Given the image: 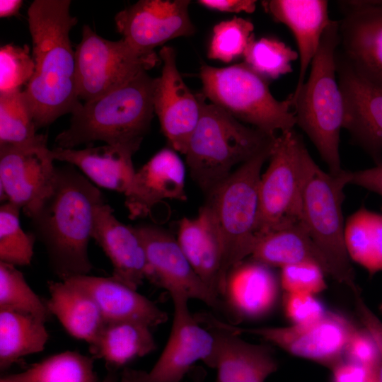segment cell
<instances>
[{
  "instance_id": "15",
  "label": "cell",
  "mask_w": 382,
  "mask_h": 382,
  "mask_svg": "<svg viewBox=\"0 0 382 382\" xmlns=\"http://www.w3.org/2000/svg\"><path fill=\"white\" fill-rule=\"evenodd\" d=\"M189 0H141L117 13L116 28L134 50L149 54L168 40L192 35Z\"/></svg>"
},
{
  "instance_id": "31",
  "label": "cell",
  "mask_w": 382,
  "mask_h": 382,
  "mask_svg": "<svg viewBox=\"0 0 382 382\" xmlns=\"http://www.w3.org/2000/svg\"><path fill=\"white\" fill-rule=\"evenodd\" d=\"M345 241L351 260L371 275L382 271V214L359 208L345 223Z\"/></svg>"
},
{
  "instance_id": "22",
  "label": "cell",
  "mask_w": 382,
  "mask_h": 382,
  "mask_svg": "<svg viewBox=\"0 0 382 382\" xmlns=\"http://www.w3.org/2000/svg\"><path fill=\"white\" fill-rule=\"evenodd\" d=\"M92 238L110 259L112 277L135 290L147 278V260L141 236L134 226L120 222L105 202L96 212Z\"/></svg>"
},
{
  "instance_id": "3",
  "label": "cell",
  "mask_w": 382,
  "mask_h": 382,
  "mask_svg": "<svg viewBox=\"0 0 382 382\" xmlns=\"http://www.w3.org/2000/svg\"><path fill=\"white\" fill-rule=\"evenodd\" d=\"M157 78L141 71L122 86L81 103L69 128L55 138L56 147L73 149L95 141L140 146L154 112Z\"/></svg>"
},
{
  "instance_id": "26",
  "label": "cell",
  "mask_w": 382,
  "mask_h": 382,
  "mask_svg": "<svg viewBox=\"0 0 382 382\" xmlns=\"http://www.w3.org/2000/svg\"><path fill=\"white\" fill-rule=\"evenodd\" d=\"M140 146L117 144L89 146L83 149H52L55 160L78 168L96 185L125 195L136 171L132 156Z\"/></svg>"
},
{
  "instance_id": "41",
  "label": "cell",
  "mask_w": 382,
  "mask_h": 382,
  "mask_svg": "<svg viewBox=\"0 0 382 382\" xmlns=\"http://www.w3.org/2000/svg\"><path fill=\"white\" fill-rule=\"evenodd\" d=\"M354 305L364 328L370 334L378 350V359L371 369L373 382H382V321L371 310L361 296L354 298Z\"/></svg>"
},
{
  "instance_id": "4",
  "label": "cell",
  "mask_w": 382,
  "mask_h": 382,
  "mask_svg": "<svg viewBox=\"0 0 382 382\" xmlns=\"http://www.w3.org/2000/svg\"><path fill=\"white\" fill-rule=\"evenodd\" d=\"M200 117L185 153L190 176L207 197L243 164L270 146L275 137L238 121L197 93ZM278 135V134H277Z\"/></svg>"
},
{
  "instance_id": "24",
  "label": "cell",
  "mask_w": 382,
  "mask_h": 382,
  "mask_svg": "<svg viewBox=\"0 0 382 382\" xmlns=\"http://www.w3.org/2000/svg\"><path fill=\"white\" fill-rule=\"evenodd\" d=\"M265 11L274 21L284 24L296 40L300 67L296 88L304 83L307 69L318 49L322 36L330 24L328 2L325 0L262 1Z\"/></svg>"
},
{
  "instance_id": "11",
  "label": "cell",
  "mask_w": 382,
  "mask_h": 382,
  "mask_svg": "<svg viewBox=\"0 0 382 382\" xmlns=\"http://www.w3.org/2000/svg\"><path fill=\"white\" fill-rule=\"evenodd\" d=\"M173 318L167 343L149 371L125 367L120 382H180L200 361L214 369L216 340L213 331L202 326L188 308L189 299L170 295Z\"/></svg>"
},
{
  "instance_id": "32",
  "label": "cell",
  "mask_w": 382,
  "mask_h": 382,
  "mask_svg": "<svg viewBox=\"0 0 382 382\" xmlns=\"http://www.w3.org/2000/svg\"><path fill=\"white\" fill-rule=\"evenodd\" d=\"M93 360L78 352L66 351L1 378L8 382H99Z\"/></svg>"
},
{
  "instance_id": "28",
  "label": "cell",
  "mask_w": 382,
  "mask_h": 382,
  "mask_svg": "<svg viewBox=\"0 0 382 382\" xmlns=\"http://www.w3.org/2000/svg\"><path fill=\"white\" fill-rule=\"evenodd\" d=\"M149 325L136 321H105L96 341L89 345L93 359H101L108 369L117 370L157 347Z\"/></svg>"
},
{
  "instance_id": "48",
  "label": "cell",
  "mask_w": 382,
  "mask_h": 382,
  "mask_svg": "<svg viewBox=\"0 0 382 382\" xmlns=\"http://www.w3.org/2000/svg\"><path fill=\"white\" fill-rule=\"evenodd\" d=\"M206 371L202 368L195 369L192 374V382H204Z\"/></svg>"
},
{
  "instance_id": "45",
  "label": "cell",
  "mask_w": 382,
  "mask_h": 382,
  "mask_svg": "<svg viewBox=\"0 0 382 382\" xmlns=\"http://www.w3.org/2000/svg\"><path fill=\"white\" fill-rule=\"evenodd\" d=\"M198 2L206 8L219 11L251 13L256 8L253 0H200Z\"/></svg>"
},
{
  "instance_id": "37",
  "label": "cell",
  "mask_w": 382,
  "mask_h": 382,
  "mask_svg": "<svg viewBox=\"0 0 382 382\" xmlns=\"http://www.w3.org/2000/svg\"><path fill=\"white\" fill-rule=\"evenodd\" d=\"M253 30L251 21L236 16L216 24L213 28L208 57L228 63L243 56Z\"/></svg>"
},
{
  "instance_id": "44",
  "label": "cell",
  "mask_w": 382,
  "mask_h": 382,
  "mask_svg": "<svg viewBox=\"0 0 382 382\" xmlns=\"http://www.w3.org/2000/svg\"><path fill=\"white\" fill-rule=\"evenodd\" d=\"M332 371L334 382H373L370 368L347 359H345Z\"/></svg>"
},
{
  "instance_id": "29",
  "label": "cell",
  "mask_w": 382,
  "mask_h": 382,
  "mask_svg": "<svg viewBox=\"0 0 382 382\" xmlns=\"http://www.w3.org/2000/svg\"><path fill=\"white\" fill-rule=\"evenodd\" d=\"M249 257L273 268L314 262L327 274L325 264L301 220L259 236Z\"/></svg>"
},
{
  "instance_id": "33",
  "label": "cell",
  "mask_w": 382,
  "mask_h": 382,
  "mask_svg": "<svg viewBox=\"0 0 382 382\" xmlns=\"http://www.w3.org/2000/svg\"><path fill=\"white\" fill-rule=\"evenodd\" d=\"M33 115L24 91L0 94V144L23 145L35 141Z\"/></svg>"
},
{
  "instance_id": "9",
  "label": "cell",
  "mask_w": 382,
  "mask_h": 382,
  "mask_svg": "<svg viewBox=\"0 0 382 382\" xmlns=\"http://www.w3.org/2000/svg\"><path fill=\"white\" fill-rule=\"evenodd\" d=\"M308 154L294 128L276 137L259 184L257 237L301 220L303 166Z\"/></svg>"
},
{
  "instance_id": "27",
  "label": "cell",
  "mask_w": 382,
  "mask_h": 382,
  "mask_svg": "<svg viewBox=\"0 0 382 382\" xmlns=\"http://www.w3.org/2000/svg\"><path fill=\"white\" fill-rule=\"evenodd\" d=\"M50 299L46 304L66 331L76 339L92 345L105 320L92 296L64 280L49 281Z\"/></svg>"
},
{
  "instance_id": "5",
  "label": "cell",
  "mask_w": 382,
  "mask_h": 382,
  "mask_svg": "<svg viewBox=\"0 0 382 382\" xmlns=\"http://www.w3.org/2000/svg\"><path fill=\"white\" fill-rule=\"evenodd\" d=\"M340 42V22L331 20L311 62L308 80L297 93L289 95L296 125L308 137L333 175L344 170L340 156L344 101L336 79L335 62Z\"/></svg>"
},
{
  "instance_id": "1",
  "label": "cell",
  "mask_w": 382,
  "mask_h": 382,
  "mask_svg": "<svg viewBox=\"0 0 382 382\" xmlns=\"http://www.w3.org/2000/svg\"><path fill=\"white\" fill-rule=\"evenodd\" d=\"M70 4L69 0H35L28 9L35 71L24 93L37 129L81 104L69 38L77 18L70 14Z\"/></svg>"
},
{
  "instance_id": "50",
  "label": "cell",
  "mask_w": 382,
  "mask_h": 382,
  "mask_svg": "<svg viewBox=\"0 0 382 382\" xmlns=\"http://www.w3.org/2000/svg\"><path fill=\"white\" fill-rule=\"evenodd\" d=\"M381 308H382V306H381Z\"/></svg>"
},
{
  "instance_id": "10",
  "label": "cell",
  "mask_w": 382,
  "mask_h": 382,
  "mask_svg": "<svg viewBox=\"0 0 382 382\" xmlns=\"http://www.w3.org/2000/svg\"><path fill=\"white\" fill-rule=\"evenodd\" d=\"M75 56L77 93L84 103L122 86L161 59L156 52H138L122 38H103L88 25L83 26Z\"/></svg>"
},
{
  "instance_id": "46",
  "label": "cell",
  "mask_w": 382,
  "mask_h": 382,
  "mask_svg": "<svg viewBox=\"0 0 382 382\" xmlns=\"http://www.w3.org/2000/svg\"><path fill=\"white\" fill-rule=\"evenodd\" d=\"M23 4L21 0H1L0 17H10L16 15Z\"/></svg>"
},
{
  "instance_id": "49",
  "label": "cell",
  "mask_w": 382,
  "mask_h": 382,
  "mask_svg": "<svg viewBox=\"0 0 382 382\" xmlns=\"http://www.w3.org/2000/svg\"><path fill=\"white\" fill-rule=\"evenodd\" d=\"M0 382H8L6 380H4L3 378H1Z\"/></svg>"
},
{
  "instance_id": "19",
  "label": "cell",
  "mask_w": 382,
  "mask_h": 382,
  "mask_svg": "<svg viewBox=\"0 0 382 382\" xmlns=\"http://www.w3.org/2000/svg\"><path fill=\"white\" fill-rule=\"evenodd\" d=\"M196 318L216 337L215 382H265L277 371L278 363L270 345L243 340L228 323L211 315L202 313Z\"/></svg>"
},
{
  "instance_id": "2",
  "label": "cell",
  "mask_w": 382,
  "mask_h": 382,
  "mask_svg": "<svg viewBox=\"0 0 382 382\" xmlns=\"http://www.w3.org/2000/svg\"><path fill=\"white\" fill-rule=\"evenodd\" d=\"M103 195L76 167H57L52 191L30 218L34 234L45 245L60 280L88 274L95 214Z\"/></svg>"
},
{
  "instance_id": "12",
  "label": "cell",
  "mask_w": 382,
  "mask_h": 382,
  "mask_svg": "<svg viewBox=\"0 0 382 382\" xmlns=\"http://www.w3.org/2000/svg\"><path fill=\"white\" fill-rule=\"evenodd\" d=\"M47 141V135L40 134L29 144H0L1 200L18 206L29 218L50 193L55 180V159Z\"/></svg>"
},
{
  "instance_id": "20",
  "label": "cell",
  "mask_w": 382,
  "mask_h": 382,
  "mask_svg": "<svg viewBox=\"0 0 382 382\" xmlns=\"http://www.w3.org/2000/svg\"><path fill=\"white\" fill-rule=\"evenodd\" d=\"M280 287L273 267L248 257L229 270L221 298L234 318L257 320L273 311Z\"/></svg>"
},
{
  "instance_id": "30",
  "label": "cell",
  "mask_w": 382,
  "mask_h": 382,
  "mask_svg": "<svg viewBox=\"0 0 382 382\" xmlns=\"http://www.w3.org/2000/svg\"><path fill=\"white\" fill-rule=\"evenodd\" d=\"M45 322L28 314L0 309V369L42 352L49 338Z\"/></svg>"
},
{
  "instance_id": "13",
  "label": "cell",
  "mask_w": 382,
  "mask_h": 382,
  "mask_svg": "<svg viewBox=\"0 0 382 382\" xmlns=\"http://www.w3.org/2000/svg\"><path fill=\"white\" fill-rule=\"evenodd\" d=\"M228 325L238 335L256 336L269 345L332 371L345 360L347 343L357 330L347 318L329 311L320 320L307 324L254 328Z\"/></svg>"
},
{
  "instance_id": "38",
  "label": "cell",
  "mask_w": 382,
  "mask_h": 382,
  "mask_svg": "<svg viewBox=\"0 0 382 382\" xmlns=\"http://www.w3.org/2000/svg\"><path fill=\"white\" fill-rule=\"evenodd\" d=\"M35 62L28 45L6 44L0 48V94L21 90L30 81Z\"/></svg>"
},
{
  "instance_id": "7",
  "label": "cell",
  "mask_w": 382,
  "mask_h": 382,
  "mask_svg": "<svg viewBox=\"0 0 382 382\" xmlns=\"http://www.w3.org/2000/svg\"><path fill=\"white\" fill-rule=\"evenodd\" d=\"M273 142L240 165L207 197L206 202L213 211L222 246L220 299L229 270L250 257L253 251L257 238L261 170L270 158Z\"/></svg>"
},
{
  "instance_id": "34",
  "label": "cell",
  "mask_w": 382,
  "mask_h": 382,
  "mask_svg": "<svg viewBox=\"0 0 382 382\" xmlns=\"http://www.w3.org/2000/svg\"><path fill=\"white\" fill-rule=\"evenodd\" d=\"M0 309L33 316L45 323L52 316L16 266L0 262Z\"/></svg>"
},
{
  "instance_id": "36",
  "label": "cell",
  "mask_w": 382,
  "mask_h": 382,
  "mask_svg": "<svg viewBox=\"0 0 382 382\" xmlns=\"http://www.w3.org/2000/svg\"><path fill=\"white\" fill-rule=\"evenodd\" d=\"M21 209L9 202L0 207V262L14 266L29 265L33 256L35 236L21 226Z\"/></svg>"
},
{
  "instance_id": "18",
  "label": "cell",
  "mask_w": 382,
  "mask_h": 382,
  "mask_svg": "<svg viewBox=\"0 0 382 382\" xmlns=\"http://www.w3.org/2000/svg\"><path fill=\"white\" fill-rule=\"evenodd\" d=\"M336 73L344 101L343 128L374 160L382 163V89L361 78L336 52Z\"/></svg>"
},
{
  "instance_id": "14",
  "label": "cell",
  "mask_w": 382,
  "mask_h": 382,
  "mask_svg": "<svg viewBox=\"0 0 382 382\" xmlns=\"http://www.w3.org/2000/svg\"><path fill=\"white\" fill-rule=\"evenodd\" d=\"M141 236L146 255L147 278L170 294L199 300L214 308L221 301L195 272L181 250L176 238L156 225L134 226Z\"/></svg>"
},
{
  "instance_id": "39",
  "label": "cell",
  "mask_w": 382,
  "mask_h": 382,
  "mask_svg": "<svg viewBox=\"0 0 382 382\" xmlns=\"http://www.w3.org/2000/svg\"><path fill=\"white\" fill-rule=\"evenodd\" d=\"M280 286L287 294L316 295L327 288L326 273L314 262H301L280 268Z\"/></svg>"
},
{
  "instance_id": "8",
  "label": "cell",
  "mask_w": 382,
  "mask_h": 382,
  "mask_svg": "<svg viewBox=\"0 0 382 382\" xmlns=\"http://www.w3.org/2000/svg\"><path fill=\"white\" fill-rule=\"evenodd\" d=\"M202 93L240 122L274 137L294 129L296 118L289 97L277 100L268 80L242 62L224 68L203 65Z\"/></svg>"
},
{
  "instance_id": "17",
  "label": "cell",
  "mask_w": 382,
  "mask_h": 382,
  "mask_svg": "<svg viewBox=\"0 0 382 382\" xmlns=\"http://www.w3.org/2000/svg\"><path fill=\"white\" fill-rule=\"evenodd\" d=\"M159 57L163 66L161 76L157 77L154 112L170 147L185 154L200 117L199 98L187 86L178 70L175 49L163 47Z\"/></svg>"
},
{
  "instance_id": "40",
  "label": "cell",
  "mask_w": 382,
  "mask_h": 382,
  "mask_svg": "<svg viewBox=\"0 0 382 382\" xmlns=\"http://www.w3.org/2000/svg\"><path fill=\"white\" fill-rule=\"evenodd\" d=\"M284 310L294 325L307 324L322 318L328 312L315 295L285 293Z\"/></svg>"
},
{
  "instance_id": "25",
  "label": "cell",
  "mask_w": 382,
  "mask_h": 382,
  "mask_svg": "<svg viewBox=\"0 0 382 382\" xmlns=\"http://www.w3.org/2000/svg\"><path fill=\"white\" fill-rule=\"evenodd\" d=\"M176 239L195 272L220 299L222 246L213 211L207 202L195 217L182 218Z\"/></svg>"
},
{
  "instance_id": "6",
  "label": "cell",
  "mask_w": 382,
  "mask_h": 382,
  "mask_svg": "<svg viewBox=\"0 0 382 382\" xmlns=\"http://www.w3.org/2000/svg\"><path fill=\"white\" fill-rule=\"evenodd\" d=\"M348 170L333 175L308 154L303 166L300 219L320 254L327 274L352 294L360 291L345 241L342 203Z\"/></svg>"
},
{
  "instance_id": "21",
  "label": "cell",
  "mask_w": 382,
  "mask_h": 382,
  "mask_svg": "<svg viewBox=\"0 0 382 382\" xmlns=\"http://www.w3.org/2000/svg\"><path fill=\"white\" fill-rule=\"evenodd\" d=\"M185 166L170 147L161 149L136 171L125 193L132 218L148 215L164 199L187 200Z\"/></svg>"
},
{
  "instance_id": "47",
  "label": "cell",
  "mask_w": 382,
  "mask_h": 382,
  "mask_svg": "<svg viewBox=\"0 0 382 382\" xmlns=\"http://www.w3.org/2000/svg\"><path fill=\"white\" fill-rule=\"evenodd\" d=\"M99 382H120V374L117 370L108 369V373Z\"/></svg>"
},
{
  "instance_id": "43",
  "label": "cell",
  "mask_w": 382,
  "mask_h": 382,
  "mask_svg": "<svg viewBox=\"0 0 382 382\" xmlns=\"http://www.w3.org/2000/svg\"><path fill=\"white\" fill-rule=\"evenodd\" d=\"M349 184L375 192L382 198V163L363 170H348Z\"/></svg>"
},
{
  "instance_id": "35",
  "label": "cell",
  "mask_w": 382,
  "mask_h": 382,
  "mask_svg": "<svg viewBox=\"0 0 382 382\" xmlns=\"http://www.w3.org/2000/svg\"><path fill=\"white\" fill-rule=\"evenodd\" d=\"M244 63L267 80L276 79L292 71L291 62L299 53L273 37H251L243 54Z\"/></svg>"
},
{
  "instance_id": "23",
  "label": "cell",
  "mask_w": 382,
  "mask_h": 382,
  "mask_svg": "<svg viewBox=\"0 0 382 382\" xmlns=\"http://www.w3.org/2000/svg\"><path fill=\"white\" fill-rule=\"evenodd\" d=\"M63 280L88 293L105 321H136L154 328L166 323L168 318L167 313L154 302L112 277L85 274Z\"/></svg>"
},
{
  "instance_id": "16",
  "label": "cell",
  "mask_w": 382,
  "mask_h": 382,
  "mask_svg": "<svg viewBox=\"0 0 382 382\" xmlns=\"http://www.w3.org/2000/svg\"><path fill=\"white\" fill-rule=\"evenodd\" d=\"M340 4L342 56L360 78L382 89V0Z\"/></svg>"
},
{
  "instance_id": "42",
  "label": "cell",
  "mask_w": 382,
  "mask_h": 382,
  "mask_svg": "<svg viewBox=\"0 0 382 382\" xmlns=\"http://www.w3.org/2000/svg\"><path fill=\"white\" fill-rule=\"evenodd\" d=\"M378 357L377 346L370 334L364 328L361 330L357 328L345 349L347 359L371 369Z\"/></svg>"
}]
</instances>
